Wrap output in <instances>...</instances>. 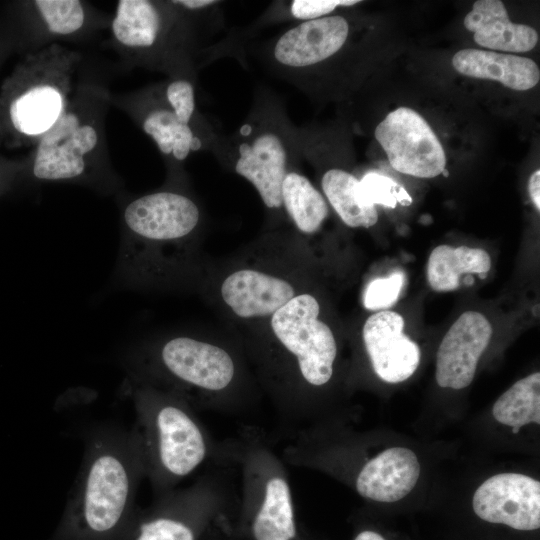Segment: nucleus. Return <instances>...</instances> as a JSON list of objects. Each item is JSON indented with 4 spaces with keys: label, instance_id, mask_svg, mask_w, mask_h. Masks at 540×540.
<instances>
[{
    "label": "nucleus",
    "instance_id": "obj_20",
    "mask_svg": "<svg viewBox=\"0 0 540 540\" xmlns=\"http://www.w3.org/2000/svg\"><path fill=\"white\" fill-rule=\"evenodd\" d=\"M281 201L285 217L301 234H315L328 217L325 197L298 169L286 174L281 187Z\"/></svg>",
    "mask_w": 540,
    "mask_h": 540
},
{
    "label": "nucleus",
    "instance_id": "obj_6",
    "mask_svg": "<svg viewBox=\"0 0 540 540\" xmlns=\"http://www.w3.org/2000/svg\"><path fill=\"white\" fill-rule=\"evenodd\" d=\"M206 11L191 13L174 1L121 0L111 32L115 42L142 64L195 82L196 57L203 56L195 20Z\"/></svg>",
    "mask_w": 540,
    "mask_h": 540
},
{
    "label": "nucleus",
    "instance_id": "obj_29",
    "mask_svg": "<svg viewBox=\"0 0 540 540\" xmlns=\"http://www.w3.org/2000/svg\"><path fill=\"white\" fill-rule=\"evenodd\" d=\"M540 171L536 170L530 176L528 182V191L531 197V200L536 207L537 211L540 210Z\"/></svg>",
    "mask_w": 540,
    "mask_h": 540
},
{
    "label": "nucleus",
    "instance_id": "obj_14",
    "mask_svg": "<svg viewBox=\"0 0 540 540\" xmlns=\"http://www.w3.org/2000/svg\"><path fill=\"white\" fill-rule=\"evenodd\" d=\"M492 332L490 322L479 312L466 311L459 316L437 351L436 381L440 387L463 389L470 385Z\"/></svg>",
    "mask_w": 540,
    "mask_h": 540
},
{
    "label": "nucleus",
    "instance_id": "obj_18",
    "mask_svg": "<svg viewBox=\"0 0 540 540\" xmlns=\"http://www.w3.org/2000/svg\"><path fill=\"white\" fill-rule=\"evenodd\" d=\"M454 69L469 77L495 80L504 86L524 91L540 80L537 64L530 58L478 49H463L452 59Z\"/></svg>",
    "mask_w": 540,
    "mask_h": 540
},
{
    "label": "nucleus",
    "instance_id": "obj_2",
    "mask_svg": "<svg viewBox=\"0 0 540 540\" xmlns=\"http://www.w3.org/2000/svg\"><path fill=\"white\" fill-rule=\"evenodd\" d=\"M212 154L254 187L272 218H286L282 182L289 171L298 169L302 155L298 127L278 93L258 84L246 117L232 134H220Z\"/></svg>",
    "mask_w": 540,
    "mask_h": 540
},
{
    "label": "nucleus",
    "instance_id": "obj_5",
    "mask_svg": "<svg viewBox=\"0 0 540 540\" xmlns=\"http://www.w3.org/2000/svg\"><path fill=\"white\" fill-rule=\"evenodd\" d=\"M108 94L91 86L75 91L65 112L34 146L32 176L43 182H82L108 192L117 181L100 169Z\"/></svg>",
    "mask_w": 540,
    "mask_h": 540
},
{
    "label": "nucleus",
    "instance_id": "obj_12",
    "mask_svg": "<svg viewBox=\"0 0 540 540\" xmlns=\"http://www.w3.org/2000/svg\"><path fill=\"white\" fill-rule=\"evenodd\" d=\"M130 107L139 126L166 158L175 176H180V165L191 154L212 152L218 140L185 123L166 103L159 84L136 94Z\"/></svg>",
    "mask_w": 540,
    "mask_h": 540
},
{
    "label": "nucleus",
    "instance_id": "obj_25",
    "mask_svg": "<svg viewBox=\"0 0 540 540\" xmlns=\"http://www.w3.org/2000/svg\"><path fill=\"white\" fill-rule=\"evenodd\" d=\"M33 6L52 36H71L83 29L86 10L78 0H36Z\"/></svg>",
    "mask_w": 540,
    "mask_h": 540
},
{
    "label": "nucleus",
    "instance_id": "obj_24",
    "mask_svg": "<svg viewBox=\"0 0 540 540\" xmlns=\"http://www.w3.org/2000/svg\"><path fill=\"white\" fill-rule=\"evenodd\" d=\"M360 3L358 0H291L274 1L241 34L252 33L254 30L280 24L293 22L294 24L311 21L329 16L339 7H350Z\"/></svg>",
    "mask_w": 540,
    "mask_h": 540
},
{
    "label": "nucleus",
    "instance_id": "obj_7",
    "mask_svg": "<svg viewBox=\"0 0 540 540\" xmlns=\"http://www.w3.org/2000/svg\"><path fill=\"white\" fill-rule=\"evenodd\" d=\"M297 362L302 378L313 386L333 375L337 344L331 327L321 318V306L312 292L303 290L268 319L255 325Z\"/></svg>",
    "mask_w": 540,
    "mask_h": 540
},
{
    "label": "nucleus",
    "instance_id": "obj_22",
    "mask_svg": "<svg viewBox=\"0 0 540 540\" xmlns=\"http://www.w3.org/2000/svg\"><path fill=\"white\" fill-rule=\"evenodd\" d=\"M253 534L256 540H291L296 534L291 494L282 478L268 481L262 506L257 513Z\"/></svg>",
    "mask_w": 540,
    "mask_h": 540
},
{
    "label": "nucleus",
    "instance_id": "obj_19",
    "mask_svg": "<svg viewBox=\"0 0 540 540\" xmlns=\"http://www.w3.org/2000/svg\"><path fill=\"white\" fill-rule=\"evenodd\" d=\"M490 268L491 258L484 249L440 245L430 253L427 280L434 291H453L459 287L463 274L476 273L484 279Z\"/></svg>",
    "mask_w": 540,
    "mask_h": 540
},
{
    "label": "nucleus",
    "instance_id": "obj_15",
    "mask_svg": "<svg viewBox=\"0 0 540 540\" xmlns=\"http://www.w3.org/2000/svg\"><path fill=\"white\" fill-rule=\"evenodd\" d=\"M403 328V317L389 310L371 315L363 326V342L373 369L388 383L408 379L420 361L418 345L404 334Z\"/></svg>",
    "mask_w": 540,
    "mask_h": 540
},
{
    "label": "nucleus",
    "instance_id": "obj_4",
    "mask_svg": "<svg viewBox=\"0 0 540 540\" xmlns=\"http://www.w3.org/2000/svg\"><path fill=\"white\" fill-rule=\"evenodd\" d=\"M142 452L135 432L103 425L91 430L70 494V513L93 534H106L123 520L135 495Z\"/></svg>",
    "mask_w": 540,
    "mask_h": 540
},
{
    "label": "nucleus",
    "instance_id": "obj_3",
    "mask_svg": "<svg viewBox=\"0 0 540 540\" xmlns=\"http://www.w3.org/2000/svg\"><path fill=\"white\" fill-rule=\"evenodd\" d=\"M81 54L53 43L25 56L0 91V144L34 147L68 107Z\"/></svg>",
    "mask_w": 540,
    "mask_h": 540
},
{
    "label": "nucleus",
    "instance_id": "obj_11",
    "mask_svg": "<svg viewBox=\"0 0 540 540\" xmlns=\"http://www.w3.org/2000/svg\"><path fill=\"white\" fill-rule=\"evenodd\" d=\"M153 360L163 374L178 384L207 391L227 388L235 364L227 350L192 335H173L153 349Z\"/></svg>",
    "mask_w": 540,
    "mask_h": 540
},
{
    "label": "nucleus",
    "instance_id": "obj_13",
    "mask_svg": "<svg viewBox=\"0 0 540 540\" xmlns=\"http://www.w3.org/2000/svg\"><path fill=\"white\" fill-rule=\"evenodd\" d=\"M472 506L482 520L517 530L540 527V482L519 473H501L475 491Z\"/></svg>",
    "mask_w": 540,
    "mask_h": 540
},
{
    "label": "nucleus",
    "instance_id": "obj_31",
    "mask_svg": "<svg viewBox=\"0 0 540 540\" xmlns=\"http://www.w3.org/2000/svg\"><path fill=\"white\" fill-rule=\"evenodd\" d=\"M441 174H443L445 177H447L449 175V172L446 169H443Z\"/></svg>",
    "mask_w": 540,
    "mask_h": 540
},
{
    "label": "nucleus",
    "instance_id": "obj_10",
    "mask_svg": "<svg viewBox=\"0 0 540 540\" xmlns=\"http://www.w3.org/2000/svg\"><path fill=\"white\" fill-rule=\"evenodd\" d=\"M396 171L418 178L441 174L446 155L425 119L411 108L399 107L381 121L374 132Z\"/></svg>",
    "mask_w": 540,
    "mask_h": 540
},
{
    "label": "nucleus",
    "instance_id": "obj_1",
    "mask_svg": "<svg viewBox=\"0 0 540 540\" xmlns=\"http://www.w3.org/2000/svg\"><path fill=\"white\" fill-rule=\"evenodd\" d=\"M203 224L199 203L180 186L132 199L122 212L120 278L128 284L150 286L191 275Z\"/></svg>",
    "mask_w": 540,
    "mask_h": 540
},
{
    "label": "nucleus",
    "instance_id": "obj_8",
    "mask_svg": "<svg viewBox=\"0 0 540 540\" xmlns=\"http://www.w3.org/2000/svg\"><path fill=\"white\" fill-rule=\"evenodd\" d=\"M123 391L133 400L140 423L153 440L162 472L173 478L190 474L206 454L203 435L193 419L176 404L155 403L150 389L132 376L125 381Z\"/></svg>",
    "mask_w": 540,
    "mask_h": 540
},
{
    "label": "nucleus",
    "instance_id": "obj_9",
    "mask_svg": "<svg viewBox=\"0 0 540 540\" xmlns=\"http://www.w3.org/2000/svg\"><path fill=\"white\" fill-rule=\"evenodd\" d=\"M216 291L222 307L231 317L257 325L303 290L295 268L256 261L226 271Z\"/></svg>",
    "mask_w": 540,
    "mask_h": 540
},
{
    "label": "nucleus",
    "instance_id": "obj_16",
    "mask_svg": "<svg viewBox=\"0 0 540 540\" xmlns=\"http://www.w3.org/2000/svg\"><path fill=\"white\" fill-rule=\"evenodd\" d=\"M420 465L413 451L389 448L370 460L360 471L358 493L378 502H396L408 495L417 483Z\"/></svg>",
    "mask_w": 540,
    "mask_h": 540
},
{
    "label": "nucleus",
    "instance_id": "obj_28",
    "mask_svg": "<svg viewBox=\"0 0 540 540\" xmlns=\"http://www.w3.org/2000/svg\"><path fill=\"white\" fill-rule=\"evenodd\" d=\"M135 540H194V534L182 521L158 517L143 522Z\"/></svg>",
    "mask_w": 540,
    "mask_h": 540
},
{
    "label": "nucleus",
    "instance_id": "obj_30",
    "mask_svg": "<svg viewBox=\"0 0 540 540\" xmlns=\"http://www.w3.org/2000/svg\"><path fill=\"white\" fill-rule=\"evenodd\" d=\"M355 540H385V539L376 532L363 531L356 536Z\"/></svg>",
    "mask_w": 540,
    "mask_h": 540
},
{
    "label": "nucleus",
    "instance_id": "obj_26",
    "mask_svg": "<svg viewBox=\"0 0 540 540\" xmlns=\"http://www.w3.org/2000/svg\"><path fill=\"white\" fill-rule=\"evenodd\" d=\"M359 192L362 201L371 206L395 208L397 203L404 206L412 203L411 196L402 185L376 171L367 172L359 180Z\"/></svg>",
    "mask_w": 540,
    "mask_h": 540
},
{
    "label": "nucleus",
    "instance_id": "obj_17",
    "mask_svg": "<svg viewBox=\"0 0 540 540\" xmlns=\"http://www.w3.org/2000/svg\"><path fill=\"white\" fill-rule=\"evenodd\" d=\"M464 26L478 45L491 50L528 52L538 42L534 28L510 21L500 0L475 1L464 18Z\"/></svg>",
    "mask_w": 540,
    "mask_h": 540
},
{
    "label": "nucleus",
    "instance_id": "obj_27",
    "mask_svg": "<svg viewBox=\"0 0 540 540\" xmlns=\"http://www.w3.org/2000/svg\"><path fill=\"white\" fill-rule=\"evenodd\" d=\"M404 283V275L394 272L385 278H376L366 287L363 303L368 310L388 309L392 307L400 295Z\"/></svg>",
    "mask_w": 540,
    "mask_h": 540
},
{
    "label": "nucleus",
    "instance_id": "obj_23",
    "mask_svg": "<svg viewBox=\"0 0 540 540\" xmlns=\"http://www.w3.org/2000/svg\"><path fill=\"white\" fill-rule=\"evenodd\" d=\"M494 418L513 428V433L529 423H540V373L514 383L494 403Z\"/></svg>",
    "mask_w": 540,
    "mask_h": 540
},
{
    "label": "nucleus",
    "instance_id": "obj_21",
    "mask_svg": "<svg viewBox=\"0 0 540 540\" xmlns=\"http://www.w3.org/2000/svg\"><path fill=\"white\" fill-rule=\"evenodd\" d=\"M323 196L337 215L351 228H369L378 221L375 206L365 204L359 192V179L342 167H328L320 178Z\"/></svg>",
    "mask_w": 540,
    "mask_h": 540
}]
</instances>
